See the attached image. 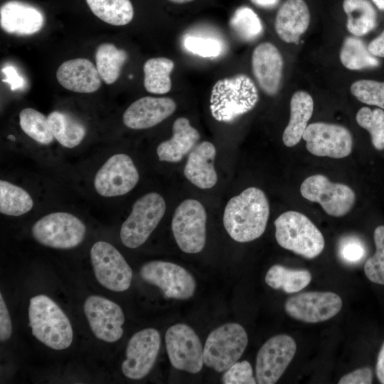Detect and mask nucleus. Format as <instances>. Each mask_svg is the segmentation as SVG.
Returning a JSON list of instances; mask_svg holds the SVG:
<instances>
[{"label":"nucleus","mask_w":384,"mask_h":384,"mask_svg":"<svg viewBox=\"0 0 384 384\" xmlns=\"http://www.w3.org/2000/svg\"><path fill=\"white\" fill-rule=\"evenodd\" d=\"M174 63L169 58L159 57L147 60L144 65V85L153 94H166L171 90L170 74Z\"/></svg>","instance_id":"30"},{"label":"nucleus","mask_w":384,"mask_h":384,"mask_svg":"<svg viewBox=\"0 0 384 384\" xmlns=\"http://www.w3.org/2000/svg\"><path fill=\"white\" fill-rule=\"evenodd\" d=\"M373 371L369 367H363L350 372L338 381L339 384H370L373 381Z\"/></svg>","instance_id":"43"},{"label":"nucleus","mask_w":384,"mask_h":384,"mask_svg":"<svg viewBox=\"0 0 384 384\" xmlns=\"http://www.w3.org/2000/svg\"><path fill=\"white\" fill-rule=\"evenodd\" d=\"M84 312L94 335L99 339L112 343L123 334L124 316L115 302L97 295H91L84 303Z\"/></svg>","instance_id":"18"},{"label":"nucleus","mask_w":384,"mask_h":384,"mask_svg":"<svg viewBox=\"0 0 384 384\" xmlns=\"http://www.w3.org/2000/svg\"><path fill=\"white\" fill-rule=\"evenodd\" d=\"M224 384H255L253 370L250 363L247 361L235 362L225 370L221 378Z\"/></svg>","instance_id":"41"},{"label":"nucleus","mask_w":384,"mask_h":384,"mask_svg":"<svg viewBox=\"0 0 384 384\" xmlns=\"http://www.w3.org/2000/svg\"><path fill=\"white\" fill-rule=\"evenodd\" d=\"M12 333V324L3 296L0 294V340H8Z\"/></svg>","instance_id":"44"},{"label":"nucleus","mask_w":384,"mask_h":384,"mask_svg":"<svg viewBox=\"0 0 384 384\" xmlns=\"http://www.w3.org/2000/svg\"><path fill=\"white\" fill-rule=\"evenodd\" d=\"M311 280V274L309 271L289 269L281 265L270 267L265 278L269 287L274 289H281L287 294L301 291Z\"/></svg>","instance_id":"29"},{"label":"nucleus","mask_w":384,"mask_h":384,"mask_svg":"<svg viewBox=\"0 0 384 384\" xmlns=\"http://www.w3.org/2000/svg\"><path fill=\"white\" fill-rule=\"evenodd\" d=\"M1 71L6 76V79L2 80L9 83L12 90L19 89L24 85L23 79L18 75L14 67L11 65L5 66Z\"/></svg>","instance_id":"45"},{"label":"nucleus","mask_w":384,"mask_h":384,"mask_svg":"<svg viewBox=\"0 0 384 384\" xmlns=\"http://www.w3.org/2000/svg\"><path fill=\"white\" fill-rule=\"evenodd\" d=\"M167 354L176 369L191 373L201 371L204 363L203 349L194 330L184 324H176L165 334Z\"/></svg>","instance_id":"12"},{"label":"nucleus","mask_w":384,"mask_h":384,"mask_svg":"<svg viewBox=\"0 0 384 384\" xmlns=\"http://www.w3.org/2000/svg\"><path fill=\"white\" fill-rule=\"evenodd\" d=\"M270 215V205L265 193L249 187L228 202L223 214L224 227L232 239L247 242L265 232Z\"/></svg>","instance_id":"1"},{"label":"nucleus","mask_w":384,"mask_h":384,"mask_svg":"<svg viewBox=\"0 0 384 384\" xmlns=\"http://www.w3.org/2000/svg\"><path fill=\"white\" fill-rule=\"evenodd\" d=\"M302 138L307 150L314 156L341 159L348 156L352 151V135L341 125L312 123L307 126Z\"/></svg>","instance_id":"15"},{"label":"nucleus","mask_w":384,"mask_h":384,"mask_svg":"<svg viewBox=\"0 0 384 384\" xmlns=\"http://www.w3.org/2000/svg\"><path fill=\"white\" fill-rule=\"evenodd\" d=\"M375 373L379 382L384 384V343L378 353L375 366Z\"/></svg>","instance_id":"47"},{"label":"nucleus","mask_w":384,"mask_h":384,"mask_svg":"<svg viewBox=\"0 0 384 384\" xmlns=\"http://www.w3.org/2000/svg\"><path fill=\"white\" fill-rule=\"evenodd\" d=\"M183 46L190 53L204 58L217 57L223 50L218 40L208 37L188 36L183 40Z\"/></svg>","instance_id":"40"},{"label":"nucleus","mask_w":384,"mask_h":384,"mask_svg":"<svg viewBox=\"0 0 384 384\" xmlns=\"http://www.w3.org/2000/svg\"><path fill=\"white\" fill-rule=\"evenodd\" d=\"M310 12L304 0H286L279 7L274 23L278 36L287 43H297L308 28Z\"/></svg>","instance_id":"24"},{"label":"nucleus","mask_w":384,"mask_h":384,"mask_svg":"<svg viewBox=\"0 0 384 384\" xmlns=\"http://www.w3.org/2000/svg\"><path fill=\"white\" fill-rule=\"evenodd\" d=\"M248 343L245 329L239 324L228 323L212 331L203 348L204 364L220 373L238 361Z\"/></svg>","instance_id":"5"},{"label":"nucleus","mask_w":384,"mask_h":384,"mask_svg":"<svg viewBox=\"0 0 384 384\" xmlns=\"http://www.w3.org/2000/svg\"><path fill=\"white\" fill-rule=\"evenodd\" d=\"M351 92L361 102L384 109V82L360 80L351 85Z\"/></svg>","instance_id":"39"},{"label":"nucleus","mask_w":384,"mask_h":384,"mask_svg":"<svg viewBox=\"0 0 384 384\" xmlns=\"http://www.w3.org/2000/svg\"><path fill=\"white\" fill-rule=\"evenodd\" d=\"M48 120L54 138L66 148L77 146L85 137V126L68 113L53 111Z\"/></svg>","instance_id":"27"},{"label":"nucleus","mask_w":384,"mask_h":384,"mask_svg":"<svg viewBox=\"0 0 384 384\" xmlns=\"http://www.w3.org/2000/svg\"><path fill=\"white\" fill-rule=\"evenodd\" d=\"M230 26L245 41H252L262 32V23L257 14L250 7L238 8L230 20Z\"/></svg>","instance_id":"36"},{"label":"nucleus","mask_w":384,"mask_h":384,"mask_svg":"<svg viewBox=\"0 0 384 384\" xmlns=\"http://www.w3.org/2000/svg\"><path fill=\"white\" fill-rule=\"evenodd\" d=\"M283 59L277 48L270 42L259 44L252 55L253 75L262 90L274 95L279 89Z\"/></svg>","instance_id":"20"},{"label":"nucleus","mask_w":384,"mask_h":384,"mask_svg":"<svg viewBox=\"0 0 384 384\" xmlns=\"http://www.w3.org/2000/svg\"><path fill=\"white\" fill-rule=\"evenodd\" d=\"M314 101L304 91L294 92L290 101V118L283 134L282 142L288 147L297 145L307 127L313 114Z\"/></svg>","instance_id":"26"},{"label":"nucleus","mask_w":384,"mask_h":384,"mask_svg":"<svg viewBox=\"0 0 384 384\" xmlns=\"http://www.w3.org/2000/svg\"><path fill=\"white\" fill-rule=\"evenodd\" d=\"M215 154V147L209 142L204 141L196 145L189 152L184 167L186 178L199 188L213 187L218 181L213 164Z\"/></svg>","instance_id":"23"},{"label":"nucleus","mask_w":384,"mask_h":384,"mask_svg":"<svg viewBox=\"0 0 384 384\" xmlns=\"http://www.w3.org/2000/svg\"><path fill=\"white\" fill-rule=\"evenodd\" d=\"M259 100L258 91L252 80L245 74L218 80L213 86L210 110L219 122H231L250 112Z\"/></svg>","instance_id":"2"},{"label":"nucleus","mask_w":384,"mask_h":384,"mask_svg":"<svg viewBox=\"0 0 384 384\" xmlns=\"http://www.w3.org/2000/svg\"><path fill=\"white\" fill-rule=\"evenodd\" d=\"M90 259L95 276L102 286L113 292L129 289L132 270L112 245L105 241L96 242L91 247Z\"/></svg>","instance_id":"9"},{"label":"nucleus","mask_w":384,"mask_h":384,"mask_svg":"<svg viewBox=\"0 0 384 384\" xmlns=\"http://www.w3.org/2000/svg\"><path fill=\"white\" fill-rule=\"evenodd\" d=\"M139 179L132 159L125 154L110 157L94 178L95 191L104 197L123 196L132 191Z\"/></svg>","instance_id":"14"},{"label":"nucleus","mask_w":384,"mask_h":384,"mask_svg":"<svg viewBox=\"0 0 384 384\" xmlns=\"http://www.w3.org/2000/svg\"><path fill=\"white\" fill-rule=\"evenodd\" d=\"M127 58L126 51L114 44L105 43L100 45L95 52V63L101 79L107 85L114 83Z\"/></svg>","instance_id":"31"},{"label":"nucleus","mask_w":384,"mask_h":384,"mask_svg":"<svg viewBox=\"0 0 384 384\" xmlns=\"http://www.w3.org/2000/svg\"><path fill=\"white\" fill-rule=\"evenodd\" d=\"M34 239L40 244L56 249H70L84 240L86 226L76 216L65 212L44 215L31 228Z\"/></svg>","instance_id":"7"},{"label":"nucleus","mask_w":384,"mask_h":384,"mask_svg":"<svg viewBox=\"0 0 384 384\" xmlns=\"http://www.w3.org/2000/svg\"><path fill=\"white\" fill-rule=\"evenodd\" d=\"M176 109L175 101L170 97L146 96L132 103L123 114L124 125L132 129H144L159 124Z\"/></svg>","instance_id":"19"},{"label":"nucleus","mask_w":384,"mask_h":384,"mask_svg":"<svg viewBox=\"0 0 384 384\" xmlns=\"http://www.w3.org/2000/svg\"><path fill=\"white\" fill-rule=\"evenodd\" d=\"M169 1L172 2V3H175V4H186V3H188V2H191V1H193L194 0H169Z\"/></svg>","instance_id":"50"},{"label":"nucleus","mask_w":384,"mask_h":384,"mask_svg":"<svg viewBox=\"0 0 384 384\" xmlns=\"http://www.w3.org/2000/svg\"><path fill=\"white\" fill-rule=\"evenodd\" d=\"M19 124L26 135L40 144H49L54 139L48 117L35 109L22 110L19 113Z\"/></svg>","instance_id":"35"},{"label":"nucleus","mask_w":384,"mask_h":384,"mask_svg":"<svg viewBox=\"0 0 384 384\" xmlns=\"http://www.w3.org/2000/svg\"><path fill=\"white\" fill-rule=\"evenodd\" d=\"M338 253L341 258L345 262L355 263L364 257L366 250L358 238L347 237L340 242Z\"/></svg>","instance_id":"42"},{"label":"nucleus","mask_w":384,"mask_h":384,"mask_svg":"<svg viewBox=\"0 0 384 384\" xmlns=\"http://www.w3.org/2000/svg\"><path fill=\"white\" fill-rule=\"evenodd\" d=\"M161 346V336L155 329H145L134 334L128 341L126 359L122 370L128 378L139 380L152 369Z\"/></svg>","instance_id":"17"},{"label":"nucleus","mask_w":384,"mask_h":384,"mask_svg":"<svg viewBox=\"0 0 384 384\" xmlns=\"http://www.w3.org/2000/svg\"><path fill=\"white\" fill-rule=\"evenodd\" d=\"M32 334L46 346L55 350L68 348L73 337L71 324L50 297L40 294L32 297L28 309Z\"/></svg>","instance_id":"3"},{"label":"nucleus","mask_w":384,"mask_h":384,"mask_svg":"<svg viewBox=\"0 0 384 384\" xmlns=\"http://www.w3.org/2000/svg\"><path fill=\"white\" fill-rule=\"evenodd\" d=\"M275 238L279 246L307 259L319 256L325 246L317 227L304 214L294 210L282 213L274 220Z\"/></svg>","instance_id":"4"},{"label":"nucleus","mask_w":384,"mask_h":384,"mask_svg":"<svg viewBox=\"0 0 384 384\" xmlns=\"http://www.w3.org/2000/svg\"><path fill=\"white\" fill-rule=\"evenodd\" d=\"M255 5L265 8L270 9L274 7L279 1V0H250Z\"/></svg>","instance_id":"48"},{"label":"nucleus","mask_w":384,"mask_h":384,"mask_svg":"<svg viewBox=\"0 0 384 384\" xmlns=\"http://www.w3.org/2000/svg\"><path fill=\"white\" fill-rule=\"evenodd\" d=\"M300 192L304 198L319 203L328 215L334 217L346 215L356 201L355 193L349 186L332 183L321 174L306 178L301 184Z\"/></svg>","instance_id":"10"},{"label":"nucleus","mask_w":384,"mask_h":384,"mask_svg":"<svg viewBox=\"0 0 384 384\" xmlns=\"http://www.w3.org/2000/svg\"><path fill=\"white\" fill-rule=\"evenodd\" d=\"M373 240L375 252L366 261L364 272L370 282L384 285V225L375 229Z\"/></svg>","instance_id":"38"},{"label":"nucleus","mask_w":384,"mask_h":384,"mask_svg":"<svg viewBox=\"0 0 384 384\" xmlns=\"http://www.w3.org/2000/svg\"><path fill=\"white\" fill-rule=\"evenodd\" d=\"M56 78L65 89L79 93L94 92L101 85V78L96 65L85 58L63 63L56 71Z\"/></svg>","instance_id":"22"},{"label":"nucleus","mask_w":384,"mask_h":384,"mask_svg":"<svg viewBox=\"0 0 384 384\" xmlns=\"http://www.w3.org/2000/svg\"><path fill=\"white\" fill-rule=\"evenodd\" d=\"M339 57L342 64L353 70L375 68L380 63L377 57L369 52L365 43L356 37L345 38Z\"/></svg>","instance_id":"34"},{"label":"nucleus","mask_w":384,"mask_h":384,"mask_svg":"<svg viewBox=\"0 0 384 384\" xmlns=\"http://www.w3.org/2000/svg\"><path fill=\"white\" fill-rule=\"evenodd\" d=\"M92 12L102 21L124 26L133 18L134 9L129 0H86Z\"/></svg>","instance_id":"32"},{"label":"nucleus","mask_w":384,"mask_h":384,"mask_svg":"<svg viewBox=\"0 0 384 384\" xmlns=\"http://www.w3.org/2000/svg\"><path fill=\"white\" fill-rule=\"evenodd\" d=\"M343 9L347 29L353 35L363 36L375 27L376 11L368 0H343Z\"/></svg>","instance_id":"28"},{"label":"nucleus","mask_w":384,"mask_h":384,"mask_svg":"<svg viewBox=\"0 0 384 384\" xmlns=\"http://www.w3.org/2000/svg\"><path fill=\"white\" fill-rule=\"evenodd\" d=\"M297 350L294 339L287 334L269 338L260 348L256 357L257 383L274 384L283 375Z\"/></svg>","instance_id":"13"},{"label":"nucleus","mask_w":384,"mask_h":384,"mask_svg":"<svg viewBox=\"0 0 384 384\" xmlns=\"http://www.w3.org/2000/svg\"><path fill=\"white\" fill-rule=\"evenodd\" d=\"M207 215L203 206L195 199H186L176 208L171 222L174 239L184 252H200L206 241Z\"/></svg>","instance_id":"8"},{"label":"nucleus","mask_w":384,"mask_h":384,"mask_svg":"<svg viewBox=\"0 0 384 384\" xmlns=\"http://www.w3.org/2000/svg\"><path fill=\"white\" fill-rule=\"evenodd\" d=\"M172 137L160 143L156 149L159 161L176 163L196 145L200 134L186 117L177 118L172 127Z\"/></svg>","instance_id":"25"},{"label":"nucleus","mask_w":384,"mask_h":384,"mask_svg":"<svg viewBox=\"0 0 384 384\" xmlns=\"http://www.w3.org/2000/svg\"><path fill=\"white\" fill-rule=\"evenodd\" d=\"M33 201L30 194L20 186L0 181V212L10 216H19L30 211Z\"/></svg>","instance_id":"33"},{"label":"nucleus","mask_w":384,"mask_h":384,"mask_svg":"<svg viewBox=\"0 0 384 384\" xmlns=\"http://www.w3.org/2000/svg\"><path fill=\"white\" fill-rule=\"evenodd\" d=\"M140 276L145 282L158 287L167 298L188 299L196 288L193 275L183 267L170 262H148L142 266Z\"/></svg>","instance_id":"11"},{"label":"nucleus","mask_w":384,"mask_h":384,"mask_svg":"<svg viewBox=\"0 0 384 384\" xmlns=\"http://www.w3.org/2000/svg\"><path fill=\"white\" fill-rule=\"evenodd\" d=\"M356 119L358 124L370 134L373 146L377 150L384 149V111L363 107L358 111Z\"/></svg>","instance_id":"37"},{"label":"nucleus","mask_w":384,"mask_h":384,"mask_svg":"<svg viewBox=\"0 0 384 384\" xmlns=\"http://www.w3.org/2000/svg\"><path fill=\"white\" fill-rule=\"evenodd\" d=\"M44 21V15L39 9L21 1H6L0 9L1 27L10 34H34L42 28Z\"/></svg>","instance_id":"21"},{"label":"nucleus","mask_w":384,"mask_h":384,"mask_svg":"<svg viewBox=\"0 0 384 384\" xmlns=\"http://www.w3.org/2000/svg\"><path fill=\"white\" fill-rule=\"evenodd\" d=\"M371 1L379 9L384 11V0H371Z\"/></svg>","instance_id":"49"},{"label":"nucleus","mask_w":384,"mask_h":384,"mask_svg":"<svg viewBox=\"0 0 384 384\" xmlns=\"http://www.w3.org/2000/svg\"><path fill=\"white\" fill-rule=\"evenodd\" d=\"M342 299L331 292H306L289 297L284 304L286 313L306 323L329 320L341 309Z\"/></svg>","instance_id":"16"},{"label":"nucleus","mask_w":384,"mask_h":384,"mask_svg":"<svg viewBox=\"0 0 384 384\" xmlns=\"http://www.w3.org/2000/svg\"><path fill=\"white\" fill-rule=\"evenodd\" d=\"M368 49L373 55L384 58V31L369 43Z\"/></svg>","instance_id":"46"},{"label":"nucleus","mask_w":384,"mask_h":384,"mask_svg":"<svg viewBox=\"0 0 384 384\" xmlns=\"http://www.w3.org/2000/svg\"><path fill=\"white\" fill-rule=\"evenodd\" d=\"M165 210V201L157 193L151 192L138 198L121 226L122 244L132 249L143 245L161 221Z\"/></svg>","instance_id":"6"}]
</instances>
